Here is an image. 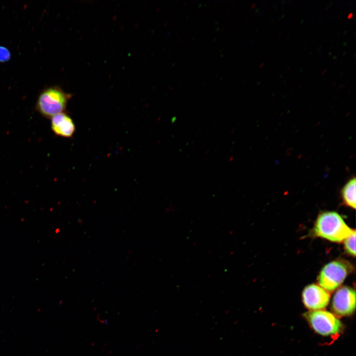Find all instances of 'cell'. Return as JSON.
Listing matches in <instances>:
<instances>
[{
	"mask_svg": "<svg viewBox=\"0 0 356 356\" xmlns=\"http://www.w3.org/2000/svg\"><path fill=\"white\" fill-rule=\"evenodd\" d=\"M52 131L57 135L71 137L75 132V124L71 117L63 112L51 118Z\"/></svg>",
	"mask_w": 356,
	"mask_h": 356,
	"instance_id": "obj_7",
	"label": "cell"
},
{
	"mask_svg": "<svg viewBox=\"0 0 356 356\" xmlns=\"http://www.w3.org/2000/svg\"><path fill=\"white\" fill-rule=\"evenodd\" d=\"M351 268L350 265L343 261L329 263L322 268L318 275L319 285L328 292L334 291L342 284Z\"/></svg>",
	"mask_w": 356,
	"mask_h": 356,
	"instance_id": "obj_3",
	"label": "cell"
},
{
	"mask_svg": "<svg viewBox=\"0 0 356 356\" xmlns=\"http://www.w3.org/2000/svg\"><path fill=\"white\" fill-rule=\"evenodd\" d=\"M71 96L57 86L46 88L38 97L36 109L44 117L51 119L65 111Z\"/></svg>",
	"mask_w": 356,
	"mask_h": 356,
	"instance_id": "obj_2",
	"label": "cell"
},
{
	"mask_svg": "<svg viewBox=\"0 0 356 356\" xmlns=\"http://www.w3.org/2000/svg\"><path fill=\"white\" fill-rule=\"evenodd\" d=\"M302 299L305 307L311 311L321 310L329 304L330 294L319 285L312 284L304 289Z\"/></svg>",
	"mask_w": 356,
	"mask_h": 356,
	"instance_id": "obj_6",
	"label": "cell"
},
{
	"mask_svg": "<svg viewBox=\"0 0 356 356\" xmlns=\"http://www.w3.org/2000/svg\"><path fill=\"white\" fill-rule=\"evenodd\" d=\"M356 308V291L352 288L343 286L339 288L332 302V310L338 316L351 315Z\"/></svg>",
	"mask_w": 356,
	"mask_h": 356,
	"instance_id": "obj_5",
	"label": "cell"
},
{
	"mask_svg": "<svg viewBox=\"0 0 356 356\" xmlns=\"http://www.w3.org/2000/svg\"><path fill=\"white\" fill-rule=\"evenodd\" d=\"M356 178L353 177L346 183L341 190L344 204L354 209L356 206Z\"/></svg>",
	"mask_w": 356,
	"mask_h": 356,
	"instance_id": "obj_8",
	"label": "cell"
},
{
	"mask_svg": "<svg viewBox=\"0 0 356 356\" xmlns=\"http://www.w3.org/2000/svg\"><path fill=\"white\" fill-rule=\"evenodd\" d=\"M305 316L312 329L322 336L336 334L342 328L340 320L326 311H310L305 313Z\"/></svg>",
	"mask_w": 356,
	"mask_h": 356,
	"instance_id": "obj_4",
	"label": "cell"
},
{
	"mask_svg": "<svg viewBox=\"0 0 356 356\" xmlns=\"http://www.w3.org/2000/svg\"><path fill=\"white\" fill-rule=\"evenodd\" d=\"M10 57V53L8 49L5 47L0 46V62H3L8 61Z\"/></svg>",
	"mask_w": 356,
	"mask_h": 356,
	"instance_id": "obj_10",
	"label": "cell"
},
{
	"mask_svg": "<svg viewBox=\"0 0 356 356\" xmlns=\"http://www.w3.org/2000/svg\"><path fill=\"white\" fill-rule=\"evenodd\" d=\"M344 248L350 255L356 256V231L347 237L344 241Z\"/></svg>",
	"mask_w": 356,
	"mask_h": 356,
	"instance_id": "obj_9",
	"label": "cell"
},
{
	"mask_svg": "<svg viewBox=\"0 0 356 356\" xmlns=\"http://www.w3.org/2000/svg\"><path fill=\"white\" fill-rule=\"evenodd\" d=\"M355 231L335 212L320 214L314 226V233L316 236L335 242L343 241Z\"/></svg>",
	"mask_w": 356,
	"mask_h": 356,
	"instance_id": "obj_1",
	"label": "cell"
}]
</instances>
